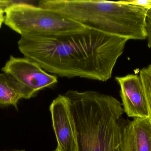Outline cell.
<instances>
[{
    "mask_svg": "<svg viewBox=\"0 0 151 151\" xmlns=\"http://www.w3.org/2000/svg\"><path fill=\"white\" fill-rule=\"evenodd\" d=\"M38 6L73 20L86 28L128 40H146L147 8L126 1L43 0Z\"/></svg>",
    "mask_w": 151,
    "mask_h": 151,
    "instance_id": "3",
    "label": "cell"
},
{
    "mask_svg": "<svg viewBox=\"0 0 151 151\" xmlns=\"http://www.w3.org/2000/svg\"><path fill=\"white\" fill-rule=\"evenodd\" d=\"M122 151H151V122L149 118L123 119L121 133Z\"/></svg>",
    "mask_w": 151,
    "mask_h": 151,
    "instance_id": "8",
    "label": "cell"
},
{
    "mask_svg": "<svg viewBox=\"0 0 151 151\" xmlns=\"http://www.w3.org/2000/svg\"><path fill=\"white\" fill-rule=\"evenodd\" d=\"M4 13L0 12V27L1 26L3 23L4 22Z\"/></svg>",
    "mask_w": 151,
    "mask_h": 151,
    "instance_id": "13",
    "label": "cell"
},
{
    "mask_svg": "<svg viewBox=\"0 0 151 151\" xmlns=\"http://www.w3.org/2000/svg\"><path fill=\"white\" fill-rule=\"evenodd\" d=\"M21 99H27L24 88L9 74H0V107L12 106L18 111Z\"/></svg>",
    "mask_w": 151,
    "mask_h": 151,
    "instance_id": "9",
    "label": "cell"
},
{
    "mask_svg": "<svg viewBox=\"0 0 151 151\" xmlns=\"http://www.w3.org/2000/svg\"><path fill=\"white\" fill-rule=\"evenodd\" d=\"M142 83L149 110V118L151 122V64L142 68L139 75Z\"/></svg>",
    "mask_w": 151,
    "mask_h": 151,
    "instance_id": "10",
    "label": "cell"
},
{
    "mask_svg": "<svg viewBox=\"0 0 151 151\" xmlns=\"http://www.w3.org/2000/svg\"><path fill=\"white\" fill-rule=\"evenodd\" d=\"M128 40L85 28L58 34L23 35L18 46L25 58L55 76L106 82Z\"/></svg>",
    "mask_w": 151,
    "mask_h": 151,
    "instance_id": "1",
    "label": "cell"
},
{
    "mask_svg": "<svg viewBox=\"0 0 151 151\" xmlns=\"http://www.w3.org/2000/svg\"><path fill=\"white\" fill-rule=\"evenodd\" d=\"M120 87V96L124 112L129 117L149 118L148 104L142 83L137 74L116 77Z\"/></svg>",
    "mask_w": 151,
    "mask_h": 151,
    "instance_id": "7",
    "label": "cell"
},
{
    "mask_svg": "<svg viewBox=\"0 0 151 151\" xmlns=\"http://www.w3.org/2000/svg\"><path fill=\"white\" fill-rule=\"evenodd\" d=\"M11 151H25L24 150H14Z\"/></svg>",
    "mask_w": 151,
    "mask_h": 151,
    "instance_id": "15",
    "label": "cell"
},
{
    "mask_svg": "<svg viewBox=\"0 0 151 151\" xmlns=\"http://www.w3.org/2000/svg\"><path fill=\"white\" fill-rule=\"evenodd\" d=\"M4 23L20 35L58 34L86 27L53 11L24 3H15L4 13Z\"/></svg>",
    "mask_w": 151,
    "mask_h": 151,
    "instance_id": "4",
    "label": "cell"
},
{
    "mask_svg": "<svg viewBox=\"0 0 151 151\" xmlns=\"http://www.w3.org/2000/svg\"><path fill=\"white\" fill-rule=\"evenodd\" d=\"M145 28L146 39L148 42V46L151 48V8L147 11L145 18Z\"/></svg>",
    "mask_w": 151,
    "mask_h": 151,
    "instance_id": "11",
    "label": "cell"
},
{
    "mask_svg": "<svg viewBox=\"0 0 151 151\" xmlns=\"http://www.w3.org/2000/svg\"><path fill=\"white\" fill-rule=\"evenodd\" d=\"M65 95L76 124L78 151H122L124 112L118 99L92 90H70Z\"/></svg>",
    "mask_w": 151,
    "mask_h": 151,
    "instance_id": "2",
    "label": "cell"
},
{
    "mask_svg": "<svg viewBox=\"0 0 151 151\" xmlns=\"http://www.w3.org/2000/svg\"><path fill=\"white\" fill-rule=\"evenodd\" d=\"M55 151H63V150L61 149V147L60 146H58L57 145V147L56 149L55 150Z\"/></svg>",
    "mask_w": 151,
    "mask_h": 151,
    "instance_id": "14",
    "label": "cell"
},
{
    "mask_svg": "<svg viewBox=\"0 0 151 151\" xmlns=\"http://www.w3.org/2000/svg\"><path fill=\"white\" fill-rule=\"evenodd\" d=\"M126 1L128 3L132 5L141 6L148 9L151 8V0H128Z\"/></svg>",
    "mask_w": 151,
    "mask_h": 151,
    "instance_id": "12",
    "label": "cell"
},
{
    "mask_svg": "<svg viewBox=\"0 0 151 151\" xmlns=\"http://www.w3.org/2000/svg\"><path fill=\"white\" fill-rule=\"evenodd\" d=\"M2 71L25 89L29 99L40 90L52 87L58 82L56 76L48 73L36 63L26 58L11 56Z\"/></svg>",
    "mask_w": 151,
    "mask_h": 151,
    "instance_id": "5",
    "label": "cell"
},
{
    "mask_svg": "<svg viewBox=\"0 0 151 151\" xmlns=\"http://www.w3.org/2000/svg\"><path fill=\"white\" fill-rule=\"evenodd\" d=\"M49 109L58 145L63 151H78L77 129L69 98L59 95Z\"/></svg>",
    "mask_w": 151,
    "mask_h": 151,
    "instance_id": "6",
    "label": "cell"
}]
</instances>
